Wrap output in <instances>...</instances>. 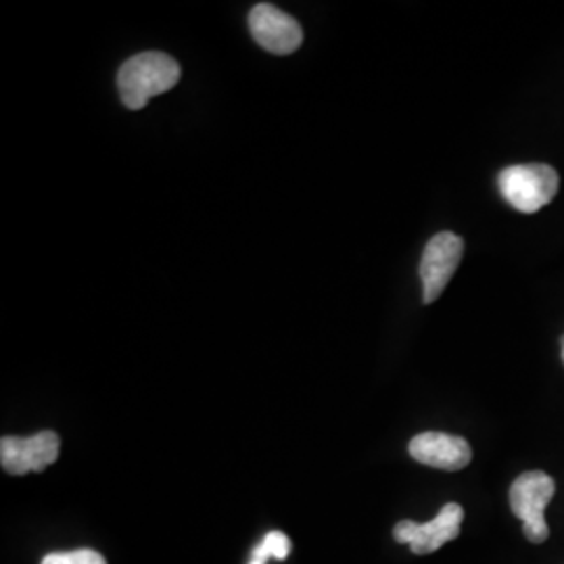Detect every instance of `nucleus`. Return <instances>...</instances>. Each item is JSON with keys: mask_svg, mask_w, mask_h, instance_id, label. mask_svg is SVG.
Returning a JSON list of instances; mask_svg holds the SVG:
<instances>
[{"mask_svg": "<svg viewBox=\"0 0 564 564\" xmlns=\"http://www.w3.org/2000/svg\"><path fill=\"white\" fill-rule=\"evenodd\" d=\"M181 80V65L165 53H141L126 61L118 74L121 102L139 111L153 97L167 93Z\"/></svg>", "mask_w": 564, "mask_h": 564, "instance_id": "1", "label": "nucleus"}, {"mask_svg": "<svg viewBox=\"0 0 564 564\" xmlns=\"http://www.w3.org/2000/svg\"><path fill=\"white\" fill-rule=\"evenodd\" d=\"M558 186V172L545 163H519L498 174L502 197L521 214L540 212L556 197Z\"/></svg>", "mask_w": 564, "mask_h": 564, "instance_id": "2", "label": "nucleus"}, {"mask_svg": "<svg viewBox=\"0 0 564 564\" xmlns=\"http://www.w3.org/2000/svg\"><path fill=\"white\" fill-rule=\"evenodd\" d=\"M556 484L542 470L523 473L510 487V508L517 519L523 521L524 538L531 544H544L550 538L545 523V508L554 498Z\"/></svg>", "mask_w": 564, "mask_h": 564, "instance_id": "3", "label": "nucleus"}, {"mask_svg": "<svg viewBox=\"0 0 564 564\" xmlns=\"http://www.w3.org/2000/svg\"><path fill=\"white\" fill-rule=\"evenodd\" d=\"M464 510L463 506L456 502L445 505L437 517L429 523H414V521H402L395 524L393 538L400 544L410 545V550L419 556H426L437 552L442 545L456 540L463 529Z\"/></svg>", "mask_w": 564, "mask_h": 564, "instance_id": "4", "label": "nucleus"}, {"mask_svg": "<svg viewBox=\"0 0 564 564\" xmlns=\"http://www.w3.org/2000/svg\"><path fill=\"white\" fill-rule=\"evenodd\" d=\"M61 452L59 435L55 431H41L32 437H2L0 464L9 475L42 473L57 463Z\"/></svg>", "mask_w": 564, "mask_h": 564, "instance_id": "5", "label": "nucleus"}, {"mask_svg": "<svg viewBox=\"0 0 564 564\" xmlns=\"http://www.w3.org/2000/svg\"><path fill=\"white\" fill-rule=\"evenodd\" d=\"M464 241L454 232H440L424 247L421 260L423 302L433 303L444 293L447 282L463 262Z\"/></svg>", "mask_w": 564, "mask_h": 564, "instance_id": "6", "label": "nucleus"}, {"mask_svg": "<svg viewBox=\"0 0 564 564\" xmlns=\"http://www.w3.org/2000/svg\"><path fill=\"white\" fill-rule=\"evenodd\" d=\"M253 41L272 55H291L302 46V25L274 4H256L249 13Z\"/></svg>", "mask_w": 564, "mask_h": 564, "instance_id": "7", "label": "nucleus"}, {"mask_svg": "<svg viewBox=\"0 0 564 564\" xmlns=\"http://www.w3.org/2000/svg\"><path fill=\"white\" fill-rule=\"evenodd\" d=\"M408 452L416 463L447 473L463 470L473 460V449L464 437L440 431H426L416 435L408 445Z\"/></svg>", "mask_w": 564, "mask_h": 564, "instance_id": "8", "label": "nucleus"}, {"mask_svg": "<svg viewBox=\"0 0 564 564\" xmlns=\"http://www.w3.org/2000/svg\"><path fill=\"white\" fill-rule=\"evenodd\" d=\"M291 552V540L282 531H270L251 554L249 564H268L270 558L284 561Z\"/></svg>", "mask_w": 564, "mask_h": 564, "instance_id": "9", "label": "nucleus"}, {"mask_svg": "<svg viewBox=\"0 0 564 564\" xmlns=\"http://www.w3.org/2000/svg\"><path fill=\"white\" fill-rule=\"evenodd\" d=\"M41 564H107L99 552L82 547L74 552H55L42 558Z\"/></svg>", "mask_w": 564, "mask_h": 564, "instance_id": "10", "label": "nucleus"}, {"mask_svg": "<svg viewBox=\"0 0 564 564\" xmlns=\"http://www.w3.org/2000/svg\"><path fill=\"white\" fill-rule=\"evenodd\" d=\"M563 362H564V337H563Z\"/></svg>", "mask_w": 564, "mask_h": 564, "instance_id": "11", "label": "nucleus"}]
</instances>
